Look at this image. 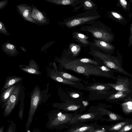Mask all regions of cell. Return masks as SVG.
I'll return each mask as SVG.
<instances>
[{
	"label": "cell",
	"instance_id": "obj_1",
	"mask_svg": "<svg viewBox=\"0 0 132 132\" xmlns=\"http://www.w3.org/2000/svg\"><path fill=\"white\" fill-rule=\"evenodd\" d=\"M55 60L63 69L72 71L87 77L93 75L112 79L115 78L108 71H104L99 67L91 64L81 62L77 59H72L65 56L61 58L56 57Z\"/></svg>",
	"mask_w": 132,
	"mask_h": 132
},
{
	"label": "cell",
	"instance_id": "obj_2",
	"mask_svg": "<svg viewBox=\"0 0 132 132\" xmlns=\"http://www.w3.org/2000/svg\"><path fill=\"white\" fill-rule=\"evenodd\" d=\"M102 17L97 11H87L65 19L59 24L71 29L83 25L92 24Z\"/></svg>",
	"mask_w": 132,
	"mask_h": 132
},
{
	"label": "cell",
	"instance_id": "obj_3",
	"mask_svg": "<svg viewBox=\"0 0 132 132\" xmlns=\"http://www.w3.org/2000/svg\"><path fill=\"white\" fill-rule=\"evenodd\" d=\"M78 30L90 33L94 39L109 43L114 40V34L111 29L98 20L89 25L81 26Z\"/></svg>",
	"mask_w": 132,
	"mask_h": 132
},
{
	"label": "cell",
	"instance_id": "obj_4",
	"mask_svg": "<svg viewBox=\"0 0 132 132\" xmlns=\"http://www.w3.org/2000/svg\"><path fill=\"white\" fill-rule=\"evenodd\" d=\"M87 53L95 59L100 60L107 67L125 75L132 77V75L126 71L121 66L119 61L115 57L96 50L90 48Z\"/></svg>",
	"mask_w": 132,
	"mask_h": 132
},
{
	"label": "cell",
	"instance_id": "obj_5",
	"mask_svg": "<svg viewBox=\"0 0 132 132\" xmlns=\"http://www.w3.org/2000/svg\"><path fill=\"white\" fill-rule=\"evenodd\" d=\"M46 116L48 121L46 125L48 129L57 128L62 124L71 121L72 118L70 114L59 112L57 111L53 110L48 112Z\"/></svg>",
	"mask_w": 132,
	"mask_h": 132
},
{
	"label": "cell",
	"instance_id": "obj_6",
	"mask_svg": "<svg viewBox=\"0 0 132 132\" xmlns=\"http://www.w3.org/2000/svg\"><path fill=\"white\" fill-rule=\"evenodd\" d=\"M40 88L36 86L33 89L31 97L30 103L28 118L26 124V132H27L32 121L34 116L42 98Z\"/></svg>",
	"mask_w": 132,
	"mask_h": 132
},
{
	"label": "cell",
	"instance_id": "obj_7",
	"mask_svg": "<svg viewBox=\"0 0 132 132\" xmlns=\"http://www.w3.org/2000/svg\"><path fill=\"white\" fill-rule=\"evenodd\" d=\"M21 90L20 86L16 85L4 108L3 113L4 117H5L9 116L18 104L21 95Z\"/></svg>",
	"mask_w": 132,
	"mask_h": 132
},
{
	"label": "cell",
	"instance_id": "obj_8",
	"mask_svg": "<svg viewBox=\"0 0 132 132\" xmlns=\"http://www.w3.org/2000/svg\"><path fill=\"white\" fill-rule=\"evenodd\" d=\"M89 46L90 48L98 50L107 54L113 52L115 48L110 43L95 39L90 42Z\"/></svg>",
	"mask_w": 132,
	"mask_h": 132
},
{
	"label": "cell",
	"instance_id": "obj_9",
	"mask_svg": "<svg viewBox=\"0 0 132 132\" xmlns=\"http://www.w3.org/2000/svg\"><path fill=\"white\" fill-rule=\"evenodd\" d=\"M31 6L32 10L30 16L35 21L38 23L39 25H46L50 23V20L47 17L45 12L40 11L33 4Z\"/></svg>",
	"mask_w": 132,
	"mask_h": 132
},
{
	"label": "cell",
	"instance_id": "obj_10",
	"mask_svg": "<svg viewBox=\"0 0 132 132\" xmlns=\"http://www.w3.org/2000/svg\"><path fill=\"white\" fill-rule=\"evenodd\" d=\"M16 10L20 15L25 21L39 25L31 17L30 14L32 10L31 6L26 4H22L16 6Z\"/></svg>",
	"mask_w": 132,
	"mask_h": 132
},
{
	"label": "cell",
	"instance_id": "obj_11",
	"mask_svg": "<svg viewBox=\"0 0 132 132\" xmlns=\"http://www.w3.org/2000/svg\"><path fill=\"white\" fill-rule=\"evenodd\" d=\"M107 86L113 88L118 91H120L129 93V82L127 79L121 78L117 79L115 84L104 83Z\"/></svg>",
	"mask_w": 132,
	"mask_h": 132
},
{
	"label": "cell",
	"instance_id": "obj_12",
	"mask_svg": "<svg viewBox=\"0 0 132 132\" xmlns=\"http://www.w3.org/2000/svg\"><path fill=\"white\" fill-rule=\"evenodd\" d=\"M19 67L21 70L28 73L36 75H42L37 63L33 59L30 60L28 65L21 64L19 65Z\"/></svg>",
	"mask_w": 132,
	"mask_h": 132
},
{
	"label": "cell",
	"instance_id": "obj_13",
	"mask_svg": "<svg viewBox=\"0 0 132 132\" xmlns=\"http://www.w3.org/2000/svg\"><path fill=\"white\" fill-rule=\"evenodd\" d=\"M72 35L75 40L81 46L86 48L90 46V42L88 40L89 37L87 35L75 31H72Z\"/></svg>",
	"mask_w": 132,
	"mask_h": 132
},
{
	"label": "cell",
	"instance_id": "obj_14",
	"mask_svg": "<svg viewBox=\"0 0 132 132\" xmlns=\"http://www.w3.org/2000/svg\"><path fill=\"white\" fill-rule=\"evenodd\" d=\"M54 108L66 111H74L79 108L80 106L71 101H67L66 103H56L52 104Z\"/></svg>",
	"mask_w": 132,
	"mask_h": 132
},
{
	"label": "cell",
	"instance_id": "obj_15",
	"mask_svg": "<svg viewBox=\"0 0 132 132\" xmlns=\"http://www.w3.org/2000/svg\"><path fill=\"white\" fill-rule=\"evenodd\" d=\"M48 2L61 5H70L74 8L83 2L85 0H45Z\"/></svg>",
	"mask_w": 132,
	"mask_h": 132
},
{
	"label": "cell",
	"instance_id": "obj_16",
	"mask_svg": "<svg viewBox=\"0 0 132 132\" xmlns=\"http://www.w3.org/2000/svg\"><path fill=\"white\" fill-rule=\"evenodd\" d=\"M13 85L1 93L0 97V104L2 108H5L7 102L11 95L15 86Z\"/></svg>",
	"mask_w": 132,
	"mask_h": 132
},
{
	"label": "cell",
	"instance_id": "obj_17",
	"mask_svg": "<svg viewBox=\"0 0 132 132\" xmlns=\"http://www.w3.org/2000/svg\"><path fill=\"white\" fill-rule=\"evenodd\" d=\"M17 46L7 42L3 44L2 48L3 51L10 56H16L19 52L16 49Z\"/></svg>",
	"mask_w": 132,
	"mask_h": 132
},
{
	"label": "cell",
	"instance_id": "obj_18",
	"mask_svg": "<svg viewBox=\"0 0 132 132\" xmlns=\"http://www.w3.org/2000/svg\"><path fill=\"white\" fill-rule=\"evenodd\" d=\"M22 77L16 76H9L6 78L4 86L1 90V93L6 89L14 85L22 80Z\"/></svg>",
	"mask_w": 132,
	"mask_h": 132
},
{
	"label": "cell",
	"instance_id": "obj_19",
	"mask_svg": "<svg viewBox=\"0 0 132 132\" xmlns=\"http://www.w3.org/2000/svg\"><path fill=\"white\" fill-rule=\"evenodd\" d=\"M81 48V46L79 44L70 42L69 44L68 50H65L68 54L75 57L79 54Z\"/></svg>",
	"mask_w": 132,
	"mask_h": 132
},
{
	"label": "cell",
	"instance_id": "obj_20",
	"mask_svg": "<svg viewBox=\"0 0 132 132\" xmlns=\"http://www.w3.org/2000/svg\"><path fill=\"white\" fill-rule=\"evenodd\" d=\"M50 78L58 82L71 85H75V83L71 81L65 79L60 76L55 71H52L49 75Z\"/></svg>",
	"mask_w": 132,
	"mask_h": 132
},
{
	"label": "cell",
	"instance_id": "obj_21",
	"mask_svg": "<svg viewBox=\"0 0 132 132\" xmlns=\"http://www.w3.org/2000/svg\"><path fill=\"white\" fill-rule=\"evenodd\" d=\"M111 88L106 85L104 83H96L86 88L89 91H101L110 89Z\"/></svg>",
	"mask_w": 132,
	"mask_h": 132
},
{
	"label": "cell",
	"instance_id": "obj_22",
	"mask_svg": "<svg viewBox=\"0 0 132 132\" xmlns=\"http://www.w3.org/2000/svg\"><path fill=\"white\" fill-rule=\"evenodd\" d=\"M97 113H89L81 115L76 116L72 118L70 122L72 123L78 121L92 119L95 117Z\"/></svg>",
	"mask_w": 132,
	"mask_h": 132
},
{
	"label": "cell",
	"instance_id": "obj_23",
	"mask_svg": "<svg viewBox=\"0 0 132 132\" xmlns=\"http://www.w3.org/2000/svg\"><path fill=\"white\" fill-rule=\"evenodd\" d=\"M83 10L95 11H97V6L96 4L91 0H85L82 3Z\"/></svg>",
	"mask_w": 132,
	"mask_h": 132
},
{
	"label": "cell",
	"instance_id": "obj_24",
	"mask_svg": "<svg viewBox=\"0 0 132 132\" xmlns=\"http://www.w3.org/2000/svg\"><path fill=\"white\" fill-rule=\"evenodd\" d=\"M56 69H55V71L60 76L67 80L72 81L78 82L82 81V79L68 73L57 71Z\"/></svg>",
	"mask_w": 132,
	"mask_h": 132
},
{
	"label": "cell",
	"instance_id": "obj_25",
	"mask_svg": "<svg viewBox=\"0 0 132 132\" xmlns=\"http://www.w3.org/2000/svg\"><path fill=\"white\" fill-rule=\"evenodd\" d=\"M122 110L126 113H129L132 112V100H130L125 102L122 104Z\"/></svg>",
	"mask_w": 132,
	"mask_h": 132
},
{
	"label": "cell",
	"instance_id": "obj_26",
	"mask_svg": "<svg viewBox=\"0 0 132 132\" xmlns=\"http://www.w3.org/2000/svg\"><path fill=\"white\" fill-rule=\"evenodd\" d=\"M95 130L92 126H86L74 129L69 132H93Z\"/></svg>",
	"mask_w": 132,
	"mask_h": 132
},
{
	"label": "cell",
	"instance_id": "obj_27",
	"mask_svg": "<svg viewBox=\"0 0 132 132\" xmlns=\"http://www.w3.org/2000/svg\"><path fill=\"white\" fill-rule=\"evenodd\" d=\"M128 92L119 91L115 94L111 95L109 97L110 99L123 98L126 96Z\"/></svg>",
	"mask_w": 132,
	"mask_h": 132
},
{
	"label": "cell",
	"instance_id": "obj_28",
	"mask_svg": "<svg viewBox=\"0 0 132 132\" xmlns=\"http://www.w3.org/2000/svg\"><path fill=\"white\" fill-rule=\"evenodd\" d=\"M77 59L79 61L83 63L93 64L96 65H97L98 64L97 61L93 59L87 58H79Z\"/></svg>",
	"mask_w": 132,
	"mask_h": 132
},
{
	"label": "cell",
	"instance_id": "obj_29",
	"mask_svg": "<svg viewBox=\"0 0 132 132\" xmlns=\"http://www.w3.org/2000/svg\"><path fill=\"white\" fill-rule=\"evenodd\" d=\"M104 111L106 112V113L109 116L110 119L114 120H122V118L119 115L112 113L108 110L103 109Z\"/></svg>",
	"mask_w": 132,
	"mask_h": 132
},
{
	"label": "cell",
	"instance_id": "obj_30",
	"mask_svg": "<svg viewBox=\"0 0 132 132\" xmlns=\"http://www.w3.org/2000/svg\"><path fill=\"white\" fill-rule=\"evenodd\" d=\"M16 124L12 120L10 122L8 128L5 132H16Z\"/></svg>",
	"mask_w": 132,
	"mask_h": 132
},
{
	"label": "cell",
	"instance_id": "obj_31",
	"mask_svg": "<svg viewBox=\"0 0 132 132\" xmlns=\"http://www.w3.org/2000/svg\"><path fill=\"white\" fill-rule=\"evenodd\" d=\"M23 100V99H22L20 102L19 107V111L18 113L19 117L21 120L23 119V118L24 106Z\"/></svg>",
	"mask_w": 132,
	"mask_h": 132
},
{
	"label": "cell",
	"instance_id": "obj_32",
	"mask_svg": "<svg viewBox=\"0 0 132 132\" xmlns=\"http://www.w3.org/2000/svg\"><path fill=\"white\" fill-rule=\"evenodd\" d=\"M108 14H110L111 16L114 18L118 20L121 21L123 20V16L118 13L114 11H111L108 12Z\"/></svg>",
	"mask_w": 132,
	"mask_h": 132
},
{
	"label": "cell",
	"instance_id": "obj_33",
	"mask_svg": "<svg viewBox=\"0 0 132 132\" xmlns=\"http://www.w3.org/2000/svg\"><path fill=\"white\" fill-rule=\"evenodd\" d=\"M127 123V122H122L118 123L109 129L110 131H115L118 130L122 127L124 126Z\"/></svg>",
	"mask_w": 132,
	"mask_h": 132
},
{
	"label": "cell",
	"instance_id": "obj_34",
	"mask_svg": "<svg viewBox=\"0 0 132 132\" xmlns=\"http://www.w3.org/2000/svg\"><path fill=\"white\" fill-rule=\"evenodd\" d=\"M0 32L6 36L10 35V34L8 32L3 22L0 21Z\"/></svg>",
	"mask_w": 132,
	"mask_h": 132
},
{
	"label": "cell",
	"instance_id": "obj_35",
	"mask_svg": "<svg viewBox=\"0 0 132 132\" xmlns=\"http://www.w3.org/2000/svg\"><path fill=\"white\" fill-rule=\"evenodd\" d=\"M132 129V124L127 125L124 127L118 132H125Z\"/></svg>",
	"mask_w": 132,
	"mask_h": 132
},
{
	"label": "cell",
	"instance_id": "obj_36",
	"mask_svg": "<svg viewBox=\"0 0 132 132\" xmlns=\"http://www.w3.org/2000/svg\"><path fill=\"white\" fill-rule=\"evenodd\" d=\"M8 3V0H4L0 1V9L4 8L7 4Z\"/></svg>",
	"mask_w": 132,
	"mask_h": 132
},
{
	"label": "cell",
	"instance_id": "obj_37",
	"mask_svg": "<svg viewBox=\"0 0 132 132\" xmlns=\"http://www.w3.org/2000/svg\"><path fill=\"white\" fill-rule=\"evenodd\" d=\"M130 32L129 38L128 46L130 47L132 44V23L130 26Z\"/></svg>",
	"mask_w": 132,
	"mask_h": 132
},
{
	"label": "cell",
	"instance_id": "obj_38",
	"mask_svg": "<svg viewBox=\"0 0 132 132\" xmlns=\"http://www.w3.org/2000/svg\"><path fill=\"white\" fill-rule=\"evenodd\" d=\"M119 3L122 6L124 9H127L128 6V3L125 0H120Z\"/></svg>",
	"mask_w": 132,
	"mask_h": 132
},
{
	"label": "cell",
	"instance_id": "obj_39",
	"mask_svg": "<svg viewBox=\"0 0 132 132\" xmlns=\"http://www.w3.org/2000/svg\"><path fill=\"white\" fill-rule=\"evenodd\" d=\"M82 3L80 4L79 6H77L74 8L73 10V11L76 12L77 11L80 9L81 7H82L83 5Z\"/></svg>",
	"mask_w": 132,
	"mask_h": 132
},
{
	"label": "cell",
	"instance_id": "obj_40",
	"mask_svg": "<svg viewBox=\"0 0 132 132\" xmlns=\"http://www.w3.org/2000/svg\"><path fill=\"white\" fill-rule=\"evenodd\" d=\"M70 95L71 97L73 98H77L79 96V95L78 94L75 93H71Z\"/></svg>",
	"mask_w": 132,
	"mask_h": 132
},
{
	"label": "cell",
	"instance_id": "obj_41",
	"mask_svg": "<svg viewBox=\"0 0 132 132\" xmlns=\"http://www.w3.org/2000/svg\"><path fill=\"white\" fill-rule=\"evenodd\" d=\"M105 129H100L97 130H95L93 132H105Z\"/></svg>",
	"mask_w": 132,
	"mask_h": 132
},
{
	"label": "cell",
	"instance_id": "obj_42",
	"mask_svg": "<svg viewBox=\"0 0 132 132\" xmlns=\"http://www.w3.org/2000/svg\"><path fill=\"white\" fill-rule=\"evenodd\" d=\"M31 132H41L40 129L38 128H36L34 129Z\"/></svg>",
	"mask_w": 132,
	"mask_h": 132
},
{
	"label": "cell",
	"instance_id": "obj_43",
	"mask_svg": "<svg viewBox=\"0 0 132 132\" xmlns=\"http://www.w3.org/2000/svg\"><path fill=\"white\" fill-rule=\"evenodd\" d=\"M4 126H3L1 127L0 128V132H4Z\"/></svg>",
	"mask_w": 132,
	"mask_h": 132
},
{
	"label": "cell",
	"instance_id": "obj_44",
	"mask_svg": "<svg viewBox=\"0 0 132 132\" xmlns=\"http://www.w3.org/2000/svg\"><path fill=\"white\" fill-rule=\"evenodd\" d=\"M22 49V50L24 51L25 52H27V51L26 50V49H25V48H23V47H20Z\"/></svg>",
	"mask_w": 132,
	"mask_h": 132
},
{
	"label": "cell",
	"instance_id": "obj_45",
	"mask_svg": "<svg viewBox=\"0 0 132 132\" xmlns=\"http://www.w3.org/2000/svg\"><path fill=\"white\" fill-rule=\"evenodd\" d=\"M131 17H132V14H131Z\"/></svg>",
	"mask_w": 132,
	"mask_h": 132
},
{
	"label": "cell",
	"instance_id": "obj_46",
	"mask_svg": "<svg viewBox=\"0 0 132 132\" xmlns=\"http://www.w3.org/2000/svg\"><path fill=\"white\" fill-rule=\"evenodd\" d=\"M16 132H17V130L16 131Z\"/></svg>",
	"mask_w": 132,
	"mask_h": 132
}]
</instances>
